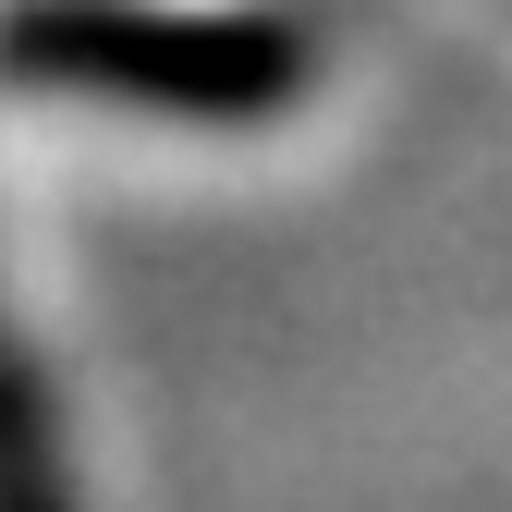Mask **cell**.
I'll return each mask as SVG.
<instances>
[{"label":"cell","mask_w":512,"mask_h":512,"mask_svg":"<svg viewBox=\"0 0 512 512\" xmlns=\"http://www.w3.org/2000/svg\"><path fill=\"white\" fill-rule=\"evenodd\" d=\"M0 74L147 122H281L317 74V37L293 13H196V0H13Z\"/></svg>","instance_id":"obj_1"},{"label":"cell","mask_w":512,"mask_h":512,"mask_svg":"<svg viewBox=\"0 0 512 512\" xmlns=\"http://www.w3.org/2000/svg\"><path fill=\"white\" fill-rule=\"evenodd\" d=\"M0 512H86L74 500V452H61V415H49V378L0 317Z\"/></svg>","instance_id":"obj_2"}]
</instances>
